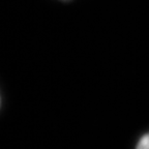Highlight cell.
Listing matches in <instances>:
<instances>
[{
	"label": "cell",
	"instance_id": "obj_1",
	"mask_svg": "<svg viewBox=\"0 0 149 149\" xmlns=\"http://www.w3.org/2000/svg\"><path fill=\"white\" fill-rule=\"evenodd\" d=\"M136 149H149V132L140 138L136 145Z\"/></svg>",
	"mask_w": 149,
	"mask_h": 149
},
{
	"label": "cell",
	"instance_id": "obj_2",
	"mask_svg": "<svg viewBox=\"0 0 149 149\" xmlns=\"http://www.w3.org/2000/svg\"><path fill=\"white\" fill-rule=\"evenodd\" d=\"M63 1H66V0H63Z\"/></svg>",
	"mask_w": 149,
	"mask_h": 149
}]
</instances>
